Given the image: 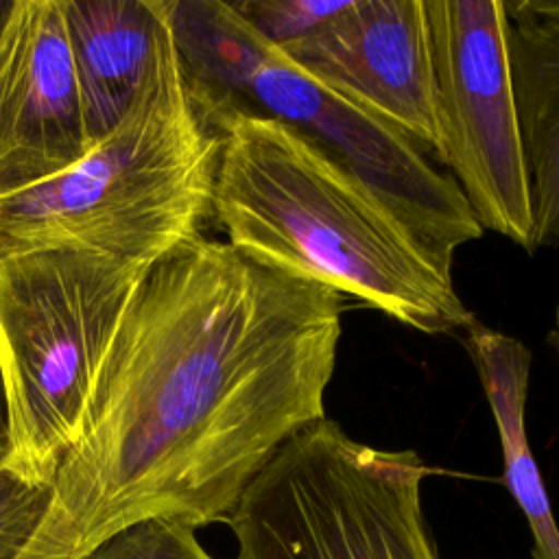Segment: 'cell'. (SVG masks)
Segmentation results:
<instances>
[{"mask_svg": "<svg viewBox=\"0 0 559 559\" xmlns=\"http://www.w3.org/2000/svg\"><path fill=\"white\" fill-rule=\"evenodd\" d=\"M345 297L199 236L142 277L81 432L17 559H85L153 518L227 522L275 452L325 417Z\"/></svg>", "mask_w": 559, "mask_h": 559, "instance_id": "cell-1", "label": "cell"}, {"mask_svg": "<svg viewBox=\"0 0 559 559\" xmlns=\"http://www.w3.org/2000/svg\"><path fill=\"white\" fill-rule=\"evenodd\" d=\"M214 129L221 151L212 216L234 249L424 334L465 332L476 321L452 271L314 140L242 111L221 116Z\"/></svg>", "mask_w": 559, "mask_h": 559, "instance_id": "cell-2", "label": "cell"}, {"mask_svg": "<svg viewBox=\"0 0 559 559\" xmlns=\"http://www.w3.org/2000/svg\"><path fill=\"white\" fill-rule=\"evenodd\" d=\"M218 151L221 135L192 105L164 24L124 118L63 173L0 197V255L85 249L153 266L201 236Z\"/></svg>", "mask_w": 559, "mask_h": 559, "instance_id": "cell-3", "label": "cell"}, {"mask_svg": "<svg viewBox=\"0 0 559 559\" xmlns=\"http://www.w3.org/2000/svg\"><path fill=\"white\" fill-rule=\"evenodd\" d=\"M162 11L186 92L210 127L231 111L295 127L369 183L450 271L454 251L483 236L450 173L299 68L231 2L162 0Z\"/></svg>", "mask_w": 559, "mask_h": 559, "instance_id": "cell-4", "label": "cell"}, {"mask_svg": "<svg viewBox=\"0 0 559 559\" xmlns=\"http://www.w3.org/2000/svg\"><path fill=\"white\" fill-rule=\"evenodd\" d=\"M151 266L85 249L0 255L2 461L52 483L81 432L114 332Z\"/></svg>", "mask_w": 559, "mask_h": 559, "instance_id": "cell-5", "label": "cell"}, {"mask_svg": "<svg viewBox=\"0 0 559 559\" xmlns=\"http://www.w3.org/2000/svg\"><path fill=\"white\" fill-rule=\"evenodd\" d=\"M426 463L323 417L247 485L227 524L234 559H439L421 507Z\"/></svg>", "mask_w": 559, "mask_h": 559, "instance_id": "cell-6", "label": "cell"}, {"mask_svg": "<svg viewBox=\"0 0 559 559\" xmlns=\"http://www.w3.org/2000/svg\"><path fill=\"white\" fill-rule=\"evenodd\" d=\"M435 76L439 164L474 218L531 253L526 153L511 83L502 0H424Z\"/></svg>", "mask_w": 559, "mask_h": 559, "instance_id": "cell-7", "label": "cell"}, {"mask_svg": "<svg viewBox=\"0 0 559 559\" xmlns=\"http://www.w3.org/2000/svg\"><path fill=\"white\" fill-rule=\"evenodd\" d=\"M280 48L317 81L395 127L439 162L424 0H347L323 24Z\"/></svg>", "mask_w": 559, "mask_h": 559, "instance_id": "cell-8", "label": "cell"}, {"mask_svg": "<svg viewBox=\"0 0 559 559\" xmlns=\"http://www.w3.org/2000/svg\"><path fill=\"white\" fill-rule=\"evenodd\" d=\"M61 0H13L0 31V197L41 183L87 153Z\"/></svg>", "mask_w": 559, "mask_h": 559, "instance_id": "cell-9", "label": "cell"}, {"mask_svg": "<svg viewBox=\"0 0 559 559\" xmlns=\"http://www.w3.org/2000/svg\"><path fill=\"white\" fill-rule=\"evenodd\" d=\"M502 7L535 253L559 247V0H502Z\"/></svg>", "mask_w": 559, "mask_h": 559, "instance_id": "cell-10", "label": "cell"}, {"mask_svg": "<svg viewBox=\"0 0 559 559\" xmlns=\"http://www.w3.org/2000/svg\"><path fill=\"white\" fill-rule=\"evenodd\" d=\"M87 144L133 105L164 31L162 0H61Z\"/></svg>", "mask_w": 559, "mask_h": 559, "instance_id": "cell-11", "label": "cell"}, {"mask_svg": "<svg viewBox=\"0 0 559 559\" xmlns=\"http://www.w3.org/2000/svg\"><path fill=\"white\" fill-rule=\"evenodd\" d=\"M465 345L498 428L504 485L531 528L533 559H559V526L524 424L533 352L520 338L478 321L465 330Z\"/></svg>", "mask_w": 559, "mask_h": 559, "instance_id": "cell-12", "label": "cell"}, {"mask_svg": "<svg viewBox=\"0 0 559 559\" xmlns=\"http://www.w3.org/2000/svg\"><path fill=\"white\" fill-rule=\"evenodd\" d=\"M85 559H214L197 531L179 520L138 522L96 546Z\"/></svg>", "mask_w": 559, "mask_h": 559, "instance_id": "cell-13", "label": "cell"}, {"mask_svg": "<svg viewBox=\"0 0 559 559\" xmlns=\"http://www.w3.org/2000/svg\"><path fill=\"white\" fill-rule=\"evenodd\" d=\"M50 485L0 461V559H17L26 548L50 504Z\"/></svg>", "mask_w": 559, "mask_h": 559, "instance_id": "cell-14", "label": "cell"}, {"mask_svg": "<svg viewBox=\"0 0 559 559\" xmlns=\"http://www.w3.org/2000/svg\"><path fill=\"white\" fill-rule=\"evenodd\" d=\"M347 0H245L234 9L277 46L295 41L338 13Z\"/></svg>", "mask_w": 559, "mask_h": 559, "instance_id": "cell-15", "label": "cell"}, {"mask_svg": "<svg viewBox=\"0 0 559 559\" xmlns=\"http://www.w3.org/2000/svg\"><path fill=\"white\" fill-rule=\"evenodd\" d=\"M0 452H7V411H4L2 380H0Z\"/></svg>", "mask_w": 559, "mask_h": 559, "instance_id": "cell-16", "label": "cell"}, {"mask_svg": "<svg viewBox=\"0 0 559 559\" xmlns=\"http://www.w3.org/2000/svg\"><path fill=\"white\" fill-rule=\"evenodd\" d=\"M11 7H13V0H0V31H2V26H4L7 17H9Z\"/></svg>", "mask_w": 559, "mask_h": 559, "instance_id": "cell-17", "label": "cell"}, {"mask_svg": "<svg viewBox=\"0 0 559 559\" xmlns=\"http://www.w3.org/2000/svg\"><path fill=\"white\" fill-rule=\"evenodd\" d=\"M550 341L555 343V347H557V352H559V306H557V310H555V328H552V332H550Z\"/></svg>", "mask_w": 559, "mask_h": 559, "instance_id": "cell-18", "label": "cell"}, {"mask_svg": "<svg viewBox=\"0 0 559 559\" xmlns=\"http://www.w3.org/2000/svg\"><path fill=\"white\" fill-rule=\"evenodd\" d=\"M2 456H4V452H0V461H2Z\"/></svg>", "mask_w": 559, "mask_h": 559, "instance_id": "cell-19", "label": "cell"}]
</instances>
